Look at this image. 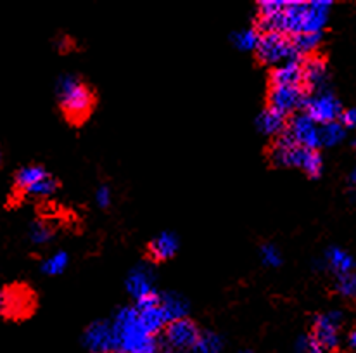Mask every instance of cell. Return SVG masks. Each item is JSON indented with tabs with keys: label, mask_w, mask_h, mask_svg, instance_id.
<instances>
[{
	"label": "cell",
	"mask_w": 356,
	"mask_h": 353,
	"mask_svg": "<svg viewBox=\"0 0 356 353\" xmlns=\"http://www.w3.org/2000/svg\"><path fill=\"white\" fill-rule=\"evenodd\" d=\"M116 353H158L159 340L144 329L135 306L118 310L111 322Z\"/></svg>",
	"instance_id": "6da1fadb"
},
{
	"label": "cell",
	"mask_w": 356,
	"mask_h": 353,
	"mask_svg": "<svg viewBox=\"0 0 356 353\" xmlns=\"http://www.w3.org/2000/svg\"><path fill=\"white\" fill-rule=\"evenodd\" d=\"M56 97L64 116L80 125L90 116L95 106V94L76 74H63L56 85Z\"/></svg>",
	"instance_id": "7a4b0ae2"
},
{
	"label": "cell",
	"mask_w": 356,
	"mask_h": 353,
	"mask_svg": "<svg viewBox=\"0 0 356 353\" xmlns=\"http://www.w3.org/2000/svg\"><path fill=\"white\" fill-rule=\"evenodd\" d=\"M270 159L275 166L282 168H299L312 178H318L323 172L322 155L315 149H306L294 144L282 134L275 141V144L270 149Z\"/></svg>",
	"instance_id": "3957f363"
},
{
	"label": "cell",
	"mask_w": 356,
	"mask_h": 353,
	"mask_svg": "<svg viewBox=\"0 0 356 353\" xmlns=\"http://www.w3.org/2000/svg\"><path fill=\"white\" fill-rule=\"evenodd\" d=\"M256 56L263 64H284L291 61H302L305 58L298 54L294 49L291 37L282 33H263L259 35L258 45H256Z\"/></svg>",
	"instance_id": "277c9868"
},
{
	"label": "cell",
	"mask_w": 356,
	"mask_h": 353,
	"mask_svg": "<svg viewBox=\"0 0 356 353\" xmlns=\"http://www.w3.org/2000/svg\"><path fill=\"white\" fill-rule=\"evenodd\" d=\"M344 322V313L339 310H329V312L318 313L313 320V334L316 343L325 350L332 353L341 345V327Z\"/></svg>",
	"instance_id": "5b68a950"
},
{
	"label": "cell",
	"mask_w": 356,
	"mask_h": 353,
	"mask_svg": "<svg viewBox=\"0 0 356 353\" xmlns=\"http://www.w3.org/2000/svg\"><path fill=\"white\" fill-rule=\"evenodd\" d=\"M302 113H306L316 125H327L339 120L343 106L339 99L329 88H325V91L308 94L302 106Z\"/></svg>",
	"instance_id": "8992f818"
},
{
	"label": "cell",
	"mask_w": 356,
	"mask_h": 353,
	"mask_svg": "<svg viewBox=\"0 0 356 353\" xmlns=\"http://www.w3.org/2000/svg\"><path fill=\"white\" fill-rule=\"evenodd\" d=\"M282 135L289 139L291 142H294V144L301 146V148L315 149V151L320 148L318 125L302 111L296 113L287 121Z\"/></svg>",
	"instance_id": "52a82bcc"
},
{
	"label": "cell",
	"mask_w": 356,
	"mask_h": 353,
	"mask_svg": "<svg viewBox=\"0 0 356 353\" xmlns=\"http://www.w3.org/2000/svg\"><path fill=\"white\" fill-rule=\"evenodd\" d=\"M199 338V329L195 322L191 319H178L170 322L165 327V341L163 343L170 348L172 352L184 353L194 348L195 341Z\"/></svg>",
	"instance_id": "ba28073f"
},
{
	"label": "cell",
	"mask_w": 356,
	"mask_h": 353,
	"mask_svg": "<svg viewBox=\"0 0 356 353\" xmlns=\"http://www.w3.org/2000/svg\"><path fill=\"white\" fill-rule=\"evenodd\" d=\"M308 92L302 85H282V87H270L268 91V106L277 109L282 115L299 111L305 106Z\"/></svg>",
	"instance_id": "9c48e42d"
},
{
	"label": "cell",
	"mask_w": 356,
	"mask_h": 353,
	"mask_svg": "<svg viewBox=\"0 0 356 353\" xmlns=\"http://www.w3.org/2000/svg\"><path fill=\"white\" fill-rule=\"evenodd\" d=\"M302 70V87L308 94L325 91L327 80H329V68L325 59L318 54L308 56L301 61Z\"/></svg>",
	"instance_id": "30bf717a"
},
{
	"label": "cell",
	"mask_w": 356,
	"mask_h": 353,
	"mask_svg": "<svg viewBox=\"0 0 356 353\" xmlns=\"http://www.w3.org/2000/svg\"><path fill=\"white\" fill-rule=\"evenodd\" d=\"M83 345L92 353L115 352V336H113L111 322H108V320L92 322L83 333Z\"/></svg>",
	"instance_id": "8fae6325"
},
{
	"label": "cell",
	"mask_w": 356,
	"mask_h": 353,
	"mask_svg": "<svg viewBox=\"0 0 356 353\" xmlns=\"http://www.w3.org/2000/svg\"><path fill=\"white\" fill-rule=\"evenodd\" d=\"M154 270L149 265H145V263H140V265L134 267L130 270V274H128L127 291L137 301V299L144 298V296L154 293Z\"/></svg>",
	"instance_id": "7c38bea8"
},
{
	"label": "cell",
	"mask_w": 356,
	"mask_h": 353,
	"mask_svg": "<svg viewBox=\"0 0 356 353\" xmlns=\"http://www.w3.org/2000/svg\"><path fill=\"white\" fill-rule=\"evenodd\" d=\"M178 242L177 234L173 233H161L156 235L151 242H149V256H151L154 262H166V260L173 258L178 251Z\"/></svg>",
	"instance_id": "4fadbf2b"
},
{
	"label": "cell",
	"mask_w": 356,
	"mask_h": 353,
	"mask_svg": "<svg viewBox=\"0 0 356 353\" xmlns=\"http://www.w3.org/2000/svg\"><path fill=\"white\" fill-rule=\"evenodd\" d=\"M282 85H302L301 61L279 64L270 71V87H282Z\"/></svg>",
	"instance_id": "5bb4252c"
},
{
	"label": "cell",
	"mask_w": 356,
	"mask_h": 353,
	"mask_svg": "<svg viewBox=\"0 0 356 353\" xmlns=\"http://www.w3.org/2000/svg\"><path fill=\"white\" fill-rule=\"evenodd\" d=\"M323 267H325V269H329L332 274H336V277L344 276V274L353 272L355 260L350 253H346L344 249L332 246V248H329L325 251Z\"/></svg>",
	"instance_id": "9a60e30c"
},
{
	"label": "cell",
	"mask_w": 356,
	"mask_h": 353,
	"mask_svg": "<svg viewBox=\"0 0 356 353\" xmlns=\"http://www.w3.org/2000/svg\"><path fill=\"white\" fill-rule=\"evenodd\" d=\"M287 120L286 115L279 113L273 108H265L256 118V128L261 132L263 135H280L286 128Z\"/></svg>",
	"instance_id": "2e32d148"
},
{
	"label": "cell",
	"mask_w": 356,
	"mask_h": 353,
	"mask_svg": "<svg viewBox=\"0 0 356 353\" xmlns=\"http://www.w3.org/2000/svg\"><path fill=\"white\" fill-rule=\"evenodd\" d=\"M47 175L49 172L44 166H24V168H21L19 172L16 173V177H14V189H16L17 192H21V194H28L38 182L44 180Z\"/></svg>",
	"instance_id": "e0dca14e"
},
{
	"label": "cell",
	"mask_w": 356,
	"mask_h": 353,
	"mask_svg": "<svg viewBox=\"0 0 356 353\" xmlns=\"http://www.w3.org/2000/svg\"><path fill=\"white\" fill-rule=\"evenodd\" d=\"M159 298H161V308L165 312L166 319H168V324L173 322V320L185 319L187 317L188 303L184 296L170 291V293L159 295Z\"/></svg>",
	"instance_id": "ac0fdd59"
},
{
	"label": "cell",
	"mask_w": 356,
	"mask_h": 353,
	"mask_svg": "<svg viewBox=\"0 0 356 353\" xmlns=\"http://www.w3.org/2000/svg\"><path fill=\"white\" fill-rule=\"evenodd\" d=\"M138 317H140V322L144 326V329L147 331L152 336H158L166 326H168V319H166L165 312L161 308V303L156 306L145 310H137Z\"/></svg>",
	"instance_id": "d6986e66"
},
{
	"label": "cell",
	"mask_w": 356,
	"mask_h": 353,
	"mask_svg": "<svg viewBox=\"0 0 356 353\" xmlns=\"http://www.w3.org/2000/svg\"><path fill=\"white\" fill-rule=\"evenodd\" d=\"M318 135L320 146L334 148V146L341 144V142L346 139V128H344L339 121H332V123L318 125Z\"/></svg>",
	"instance_id": "ffe728a7"
},
{
	"label": "cell",
	"mask_w": 356,
	"mask_h": 353,
	"mask_svg": "<svg viewBox=\"0 0 356 353\" xmlns=\"http://www.w3.org/2000/svg\"><path fill=\"white\" fill-rule=\"evenodd\" d=\"M322 33H299L291 37V42H293L298 54L301 56V58H305V56H312V52L315 51L320 45V42H322Z\"/></svg>",
	"instance_id": "44dd1931"
},
{
	"label": "cell",
	"mask_w": 356,
	"mask_h": 353,
	"mask_svg": "<svg viewBox=\"0 0 356 353\" xmlns=\"http://www.w3.org/2000/svg\"><path fill=\"white\" fill-rule=\"evenodd\" d=\"M192 350L195 353H222L223 340L213 331H204V333H199V338Z\"/></svg>",
	"instance_id": "7402d4cb"
},
{
	"label": "cell",
	"mask_w": 356,
	"mask_h": 353,
	"mask_svg": "<svg viewBox=\"0 0 356 353\" xmlns=\"http://www.w3.org/2000/svg\"><path fill=\"white\" fill-rule=\"evenodd\" d=\"M67 265H70V255L66 251H58L49 256L47 260H44L42 272L45 276H60L67 269Z\"/></svg>",
	"instance_id": "603a6c76"
},
{
	"label": "cell",
	"mask_w": 356,
	"mask_h": 353,
	"mask_svg": "<svg viewBox=\"0 0 356 353\" xmlns=\"http://www.w3.org/2000/svg\"><path fill=\"white\" fill-rule=\"evenodd\" d=\"M259 33L256 28H245V30L236 31L232 35V42L237 49L241 51H254L256 45H258Z\"/></svg>",
	"instance_id": "cb8c5ba5"
},
{
	"label": "cell",
	"mask_w": 356,
	"mask_h": 353,
	"mask_svg": "<svg viewBox=\"0 0 356 353\" xmlns=\"http://www.w3.org/2000/svg\"><path fill=\"white\" fill-rule=\"evenodd\" d=\"M54 237V230L49 223L42 222V220H37V222L31 223V229H30V239L33 244H47V242L52 241Z\"/></svg>",
	"instance_id": "d4e9b609"
},
{
	"label": "cell",
	"mask_w": 356,
	"mask_h": 353,
	"mask_svg": "<svg viewBox=\"0 0 356 353\" xmlns=\"http://www.w3.org/2000/svg\"><path fill=\"white\" fill-rule=\"evenodd\" d=\"M259 258H261L263 265L270 267V269H277L282 265V255H280L279 248L273 244H263L259 248Z\"/></svg>",
	"instance_id": "484cf974"
},
{
	"label": "cell",
	"mask_w": 356,
	"mask_h": 353,
	"mask_svg": "<svg viewBox=\"0 0 356 353\" xmlns=\"http://www.w3.org/2000/svg\"><path fill=\"white\" fill-rule=\"evenodd\" d=\"M337 293H339L343 298H355L356 296V277L355 274H344V276H337Z\"/></svg>",
	"instance_id": "4316f807"
},
{
	"label": "cell",
	"mask_w": 356,
	"mask_h": 353,
	"mask_svg": "<svg viewBox=\"0 0 356 353\" xmlns=\"http://www.w3.org/2000/svg\"><path fill=\"white\" fill-rule=\"evenodd\" d=\"M296 352L298 353H325V350L316 343V340L312 336V334H302V336L298 338Z\"/></svg>",
	"instance_id": "83f0119b"
},
{
	"label": "cell",
	"mask_w": 356,
	"mask_h": 353,
	"mask_svg": "<svg viewBox=\"0 0 356 353\" xmlns=\"http://www.w3.org/2000/svg\"><path fill=\"white\" fill-rule=\"evenodd\" d=\"M111 201H113L111 189H109L108 185H101V187L97 189V192H95V203H97L101 208H108V206H111Z\"/></svg>",
	"instance_id": "f1b7e54d"
},
{
	"label": "cell",
	"mask_w": 356,
	"mask_h": 353,
	"mask_svg": "<svg viewBox=\"0 0 356 353\" xmlns=\"http://www.w3.org/2000/svg\"><path fill=\"white\" fill-rule=\"evenodd\" d=\"M161 303V298H159V293H151L147 296H144V298L137 299V305H135V308L137 310H145V308H151V306H156Z\"/></svg>",
	"instance_id": "f546056e"
},
{
	"label": "cell",
	"mask_w": 356,
	"mask_h": 353,
	"mask_svg": "<svg viewBox=\"0 0 356 353\" xmlns=\"http://www.w3.org/2000/svg\"><path fill=\"white\" fill-rule=\"evenodd\" d=\"M339 121L341 125H343L344 128H355V123H356V109L351 108V109H343V113H341L339 116Z\"/></svg>",
	"instance_id": "4dcf8cb0"
},
{
	"label": "cell",
	"mask_w": 356,
	"mask_h": 353,
	"mask_svg": "<svg viewBox=\"0 0 356 353\" xmlns=\"http://www.w3.org/2000/svg\"><path fill=\"white\" fill-rule=\"evenodd\" d=\"M346 345H348V348H351V350H355V348H356V331L355 329L348 333Z\"/></svg>",
	"instance_id": "1f68e13d"
},
{
	"label": "cell",
	"mask_w": 356,
	"mask_h": 353,
	"mask_svg": "<svg viewBox=\"0 0 356 353\" xmlns=\"http://www.w3.org/2000/svg\"><path fill=\"white\" fill-rule=\"evenodd\" d=\"M355 178H356V172L355 170H351V175H350V184L355 185Z\"/></svg>",
	"instance_id": "d6a6232c"
},
{
	"label": "cell",
	"mask_w": 356,
	"mask_h": 353,
	"mask_svg": "<svg viewBox=\"0 0 356 353\" xmlns=\"http://www.w3.org/2000/svg\"><path fill=\"white\" fill-rule=\"evenodd\" d=\"M2 308H3V295L0 293V312H2Z\"/></svg>",
	"instance_id": "836d02e7"
},
{
	"label": "cell",
	"mask_w": 356,
	"mask_h": 353,
	"mask_svg": "<svg viewBox=\"0 0 356 353\" xmlns=\"http://www.w3.org/2000/svg\"><path fill=\"white\" fill-rule=\"evenodd\" d=\"M0 165H2V149H0Z\"/></svg>",
	"instance_id": "e575fe53"
},
{
	"label": "cell",
	"mask_w": 356,
	"mask_h": 353,
	"mask_svg": "<svg viewBox=\"0 0 356 353\" xmlns=\"http://www.w3.org/2000/svg\"><path fill=\"white\" fill-rule=\"evenodd\" d=\"M238 353H251V352H248V350H242V352H238Z\"/></svg>",
	"instance_id": "d590c367"
}]
</instances>
